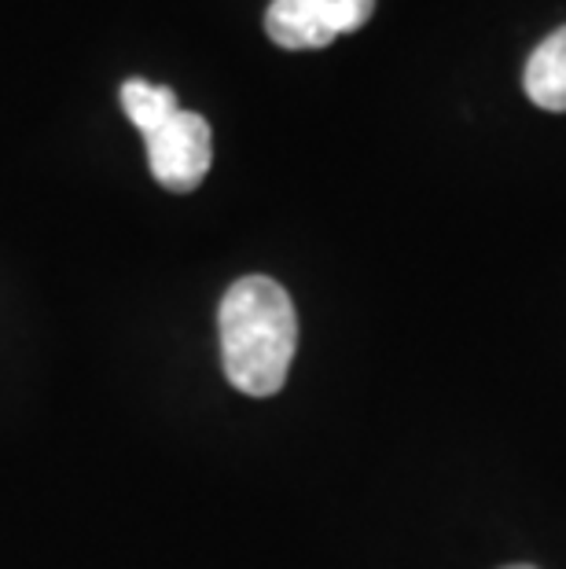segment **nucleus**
<instances>
[{
	"mask_svg": "<svg viewBox=\"0 0 566 569\" xmlns=\"http://www.w3.org/2000/svg\"><path fill=\"white\" fill-rule=\"evenodd\" d=\"M225 379L247 397L284 390L298 349L291 295L269 276H244L225 290L218 309Z\"/></svg>",
	"mask_w": 566,
	"mask_h": 569,
	"instance_id": "nucleus-1",
	"label": "nucleus"
},
{
	"mask_svg": "<svg viewBox=\"0 0 566 569\" xmlns=\"http://www.w3.org/2000/svg\"><path fill=\"white\" fill-rule=\"evenodd\" d=\"M371 11L376 0H272L265 11V33L280 48L309 52L360 30Z\"/></svg>",
	"mask_w": 566,
	"mask_h": 569,
	"instance_id": "nucleus-2",
	"label": "nucleus"
},
{
	"mask_svg": "<svg viewBox=\"0 0 566 569\" xmlns=\"http://www.w3.org/2000/svg\"><path fill=\"white\" fill-rule=\"evenodd\" d=\"M148 143V166L151 177L166 191H191L202 184L214 162V140L207 118L177 111L170 122H162L155 132L143 137Z\"/></svg>",
	"mask_w": 566,
	"mask_h": 569,
	"instance_id": "nucleus-3",
	"label": "nucleus"
},
{
	"mask_svg": "<svg viewBox=\"0 0 566 569\" xmlns=\"http://www.w3.org/2000/svg\"><path fill=\"white\" fill-rule=\"evenodd\" d=\"M526 96L545 111H566V27H559L556 33H548L545 41L534 48L526 63Z\"/></svg>",
	"mask_w": 566,
	"mask_h": 569,
	"instance_id": "nucleus-4",
	"label": "nucleus"
},
{
	"mask_svg": "<svg viewBox=\"0 0 566 569\" xmlns=\"http://www.w3.org/2000/svg\"><path fill=\"white\" fill-rule=\"evenodd\" d=\"M122 107H126L129 122L140 129V137H148V132H155L162 122H170V118L180 111L173 89L151 84L143 78H129L122 84Z\"/></svg>",
	"mask_w": 566,
	"mask_h": 569,
	"instance_id": "nucleus-5",
	"label": "nucleus"
},
{
	"mask_svg": "<svg viewBox=\"0 0 566 569\" xmlns=\"http://www.w3.org/2000/svg\"><path fill=\"white\" fill-rule=\"evenodd\" d=\"M504 569H537V566H526V562H515V566H504Z\"/></svg>",
	"mask_w": 566,
	"mask_h": 569,
	"instance_id": "nucleus-6",
	"label": "nucleus"
}]
</instances>
